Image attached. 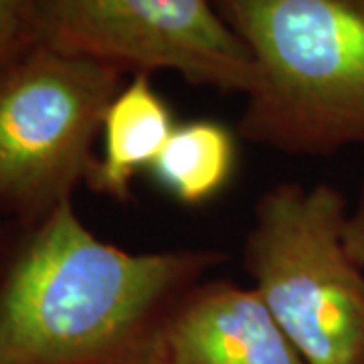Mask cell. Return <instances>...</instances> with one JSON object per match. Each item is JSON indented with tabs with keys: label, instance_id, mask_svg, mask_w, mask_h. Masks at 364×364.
Instances as JSON below:
<instances>
[{
	"label": "cell",
	"instance_id": "6da1fadb",
	"mask_svg": "<svg viewBox=\"0 0 364 364\" xmlns=\"http://www.w3.org/2000/svg\"><path fill=\"white\" fill-rule=\"evenodd\" d=\"M225 259L119 249L63 200L26 227L0 272V364H136L160 320Z\"/></svg>",
	"mask_w": 364,
	"mask_h": 364
},
{
	"label": "cell",
	"instance_id": "7a4b0ae2",
	"mask_svg": "<svg viewBox=\"0 0 364 364\" xmlns=\"http://www.w3.org/2000/svg\"><path fill=\"white\" fill-rule=\"evenodd\" d=\"M249 47L237 134L289 156L364 148V0H213Z\"/></svg>",
	"mask_w": 364,
	"mask_h": 364
},
{
	"label": "cell",
	"instance_id": "3957f363",
	"mask_svg": "<svg viewBox=\"0 0 364 364\" xmlns=\"http://www.w3.org/2000/svg\"><path fill=\"white\" fill-rule=\"evenodd\" d=\"M350 203L330 182L259 195L243 267L306 364H364V267L344 241Z\"/></svg>",
	"mask_w": 364,
	"mask_h": 364
},
{
	"label": "cell",
	"instance_id": "277c9868",
	"mask_svg": "<svg viewBox=\"0 0 364 364\" xmlns=\"http://www.w3.org/2000/svg\"><path fill=\"white\" fill-rule=\"evenodd\" d=\"M130 73L35 45L0 73V213L25 227L69 200Z\"/></svg>",
	"mask_w": 364,
	"mask_h": 364
},
{
	"label": "cell",
	"instance_id": "5b68a950",
	"mask_svg": "<svg viewBox=\"0 0 364 364\" xmlns=\"http://www.w3.org/2000/svg\"><path fill=\"white\" fill-rule=\"evenodd\" d=\"M39 43L130 75L172 71L243 95L255 83L253 55L213 0H39Z\"/></svg>",
	"mask_w": 364,
	"mask_h": 364
},
{
	"label": "cell",
	"instance_id": "8992f818",
	"mask_svg": "<svg viewBox=\"0 0 364 364\" xmlns=\"http://www.w3.org/2000/svg\"><path fill=\"white\" fill-rule=\"evenodd\" d=\"M136 364H306L253 287L205 279L146 340Z\"/></svg>",
	"mask_w": 364,
	"mask_h": 364
},
{
	"label": "cell",
	"instance_id": "52a82bcc",
	"mask_svg": "<svg viewBox=\"0 0 364 364\" xmlns=\"http://www.w3.org/2000/svg\"><path fill=\"white\" fill-rule=\"evenodd\" d=\"M176 128L168 102L154 90L148 73H134L107 107L100 148L85 184L91 193L116 203L132 196V184L150 172Z\"/></svg>",
	"mask_w": 364,
	"mask_h": 364
},
{
	"label": "cell",
	"instance_id": "ba28073f",
	"mask_svg": "<svg viewBox=\"0 0 364 364\" xmlns=\"http://www.w3.org/2000/svg\"><path fill=\"white\" fill-rule=\"evenodd\" d=\"M237 162V132L223 122L200 117L176 124L150 174L176 203L200 207L227 191Z\"/></svg>",
	"mask_w": 364,
	"mask_h": 364
},
{
	"label": "cell",
	"instance_id": "9c48e42d",
	"mask_svg": "<svg viewBox=\"0 0 364 364\" xmlns=\"http://www.w3.org/2000/svg\"><path fill=\"white\" fill-rule=\"evenodd\" d=\"M39 45V0H0V73Z\"/></svg>",
	"mask_w": 364,
	"mask_h": 364
},
{
	"label": "cell",
	"instance_id": "30bf717a",
	"mask_svg": "<svg viewBox=\"0 0 364 364\" xmlns=\"http://www.w3.org/2000/svg\"><path fill=\"white\" fill-rule=\"evenodd\" d=\"M344 241L352 253V257L364 267V181L358 188V195L350 203L346 227H344Z\"/></svg>",
	"mask_w": 364,
	"mask_h": 364
}]
</instances>
